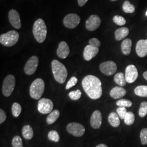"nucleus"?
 <instances>
[{
    "label": "nucleus",
    "instance_id": "obj_1",
    "mask_svg": "<svg viewBox=\"0 0 147 147\" xmlns=\"http://www.w3.org/2000/svg\"><path fill=\"white\" fill-rule=\"evenodd\" d=\"M82 85L84 92L92 99H99L102 94V84L100 79L94 75H89L84 77Z\"/></svg>",
    "mask_w": 147,
    "mask_h": 147
},
{
    "label": "nucleus",
    "instance_id": "obj_2",
    "mask_svg": "<svg viewBox=\"0 0 147 147\" xmlns=\"http://www.w3.org/2000/svg\"><path fill=\"white\" fill-rule=\"evenodd\" d=\"M51 68L55 80L61 84H64L68 76V71L65 65L55 59L51 63Z\"/></svg>",
    "mask_w": 147,
    "mask_h": 147
},
{
    "label": "nucleus",
    "instance_id": "obj_3",
    "mask_svg": "<svg viewBox=\"0 0 147 147\" xmlns=\"http://www.w3.org/2000/svg\"><path fill=\"white\" fill-rule=\"evenodd\" d=\"M33 33L38 42L42 43L45 41L47 34V28L45 22L42 19H38L35 21L33 27Z\"/></svg>",
    "mask_w": 147,
    "mask_h": 147
},
{
    "label": "nucleus",
    "instance_id": "obj_4",
    "mask_svg": "<svg viewBox=\"0 0 147 147\" xmlns=\"http://www.w3.org/2000/svg\"><path fill=\"white\" fill-rule=\"evenodd\" d=\"M45 89V83L42 79H36L30 88V94L32 98L39 100L43 94Z\"/></svg>",
    "mask_w": 147,
    "mask_h": 147
},
{
    "label": "nucleus",
    "instance_id": "obj_5",
    "mask_svg": "<svg viewBox=\"0 0 147 147\" xmlns=\"http://www.w3.org/2000/svg\"><path fill=\"white\" fill-rule=\"evenodd\" d=\"M19 38V34L16 31H10L0 36V42L7 47H13L18 42Z\"/></svg>",
    "mask_w": 147,
    "mask_h": 147
},
{
    "label": "nucleus",
    "instance_id": "obj_6",
    "mask_svg": "<svg viewBox=\"0 0 147 147\" xmlns=\"http://www.w3.org/2000/svg\"><path fill=\"white\" fill-rule=\"evenodd\" d=\"M16 86V79L13 75H8L5 78L2 86V93L6 97L11 95Z\"/></svg>",
    "mask_w": 147,
    "mask_h": 147
},
{
    "label": "nucleus",
    "instance_id": "obj_7",
    "mask_svg": "<svg viewBox=\"0 0 147 147\" xmlns=\"http://www.w3.org/2000/svg\"><path fill=\"white\" fill-rule=\"evenodd\" d=\"M53 103L50 99L42 98L38 101V110L42 114L50 113L53 111Z\"/></svg>",
    "mask_w": 147,
    "mask_h": 147
},
{
    "label": "nucleus",
    "instance_id": "obj_8",
    "mask_svg": "<svg viewBox=\"0 0 147 147\" xmlns=\"http://www.w3.org/2000/svg\"><path fill=\"white\" fill-rule=\"evenodd\" d=\"M67 130L69 134L75 137H81L84 135L85 128L82 124L73 122L67 126Z\"/></svg>",
    "mask_w": 147,
    "mask_h": 147
},
{
    "label": "nucleus",
    "instance_id": "obj_9",
    "mask_svg": "<svg viewBox=\"0 0 147 147\" xmlns=\"http://www.w3.org/2000/svg\"><path fill=\"white\" fill-rule=\"evenodd\" d=\"M99 69L102 73L107 76H111L116 73L117 67L116 63L113 61H106L101 63Z\"/></svg>",
    "mask_w": 147,
    "mask_h": 147
},
{
    "label": "nucleus",
    "instance_id": "obj_10",
    "mask_svg": "<svg viewBox=\"0 0 147 147\" xmlns=\"http://www.w3.org/2000/svg\"><path fill=\"white\" fill-rule=\"evenodd\" d=\"M80 22V18L78 14H69L65 16L63 20L64 26L70 29H73L78 26Z\"/></svg>",
    "mask_w": 147,
    "mask_h": 147
},
{
    "label": "nucleus",
    "instance_id": "obj_11",
    "mask_svg": "<svg viewBox=\"0 0 147 147\" xmlns=\"http://www.w3.org/2000/svg\"><path fill=\"white\" fill-rule=\"evenodd\" d=\"M39 63V59L37 56H32L27 62L25 67L24 71L28 75H31L35 73L37 70Z\"/></svg>",
    "mask_w": 147,
    "mask_h": 147
},
{
    "label": "nucleus",
    "instance_id": "obj_12",
    "mask_svg": "<svg viewBox=\"0 0 147 147\" xmlns=\"http://www.w3.org/2000/svg\"><path fill=\"white\" fill-rule=\"evenodd\" d=\"M138 76V70L134 65H129L126 67L125 77L127 83L132 84L137 79Z\"/></svg>",
    "mask_w": 147,
    "mask_h": 147
},
{
    "label": "nucleus",
    "instance_id": "obj_13",
    "mask_svg": "<svg viewBox=\"0 0 147 147\" xmlns=\"http://www.w3.org/2000/svg\"><path fill=\"white\" fill-rule=\"evenodd\" d=\"M101 19L96 15L90 16L86 22V27L90 31H95L100 26Z\"/></svg>",
    "mask_w": 147,
    "mask_h": 147
},
{
    "label": "nucleus",
    "instance_id": "obj_14",
    "mask_svg": "<svg viewBox=\"0 0 147 147\" xmlns=\"http://www.w3.org/2000/svg\"><path fill=\"white\" fill-rule=\"evenodd\" d=\"M8 18L11 25L16 29L21 28V24L20 17L19 13L14 9L9 11L8 14Z\"/></svg>",
    "mask_w": 147,
    "mask_h": 147
},
{
    "label": "nucleus",
    "instance_id": "obj_15",
    "mask_svg": "<svg viewBox=\"0 0 147 147\" xmlns=\"http://www.w3.org/2000/svg\"><path fill=\"white\" fill-rule=\"evenodd\" d=\"M90 123L93 129H100L102 124V116L100 111H95L93 113L90 117Z\"/></svg>",
    "mask_w": 147,
    "mask_h": 147
},
{
    "label": "nucleus",
    "instance_id": "obj_16",
    "mask_svg": "<svg viewBox=\"0 0 147 147\" xmlns=\"http://www.w3.org/2000/svg\"><path fill=\"white\" fill-rule=\"evenodd\" d=\"M99 53V49L90 45H87L84 47V57L86 61H89L95 57Z\"/></svg>",
    "mask_w": 147,
    "mask_h": 147
},
{
    "label": "nucleus",
    "instance_id": "obj_17",
    "mask_svg": "<svg viewBox=\"0 0 147 147\" xmlns=\"http://www.w3.org/2000/svg\"><path fill=\"white\" fill-rule=\"evenodd\" d=\"M137 55L140 57H144L147 55V40H140L136 46Z\"/></svg>",
    "mask_w": 147,
    "mask_h": 147
},
{
    "label": "nucleus",
    "instance_id": "obj_18",
    "mask_svg": "<svg viewBox=\"0 0 147 147\" xmlns=\"http://www.w3.org/2000/svg\"><path fill=\"white\" fill-rule=\"evenodd\" d=\"M69 53L70 49L67 43L65 42H60L57 50V54L58 57L62 59H64L68 56Z\"/></svg>",
    "mask_w": 147,
    "mask_h": 147
},
{
    "label": "nucleus",
    "instance_id": "obj_19",
    "mask_svg": "<svg viewBox=\"0 0 147 147\" xmlns=\"http://www.w3.org/2000/svg\"><path fill=\"white\" fill-rule=\"evenodd\" d=\"M126 91L124 88L121 87H115L111 90L110 96L113 99H117L123 97L125 95Z\"/></svg>",
    "mask_w": 147,
    "mask_h": 147
},
{
    "label": "nucleus",
    "instance_id": "obj_20",
    "mask_svg": "<svg viewBox=\"0 0 147 147\" xmlns=\"http://www.w3.org/2000/svg\"><path fill=\"white\" fill-rule=\"evenodd\" d=\"M132 41L130 39H125L124 40L121 44V50L122 53L127 56L130 55L131 50Z\"/></svg>",
    "mask_w": 147,
    "mask_h": 147
},
{
    "label": "nucleus",
    "instance_id": "obj_21",
    "mask_svg": "<svg viewBox=\"0 0 147 147\" xmlns=\"http://www.w3.org/2000/svg\"><path fill=\"white\" fill-rule=\"evenodd\" d=\"M129 33V30L127 27H121L118 28V30H117L115 32V38L117 40L119 41L127 37Z\"/></svg>",
    "mask_w": 147,
    "mask_h": 147
},
{
    "label": "nucleus",
    "instance_id": "obj_22",
    "mask_svg": "<svg viewBox=\"0 0 147 147\" xmlns=\"http://www.w3.org/2000/svg\"><path fill=\"white\" fill-rule=\"evenodd\" d=\"M108 121L111 125L114 127L119 126L121 124L119 117L116 112L111 113L108 117Z\"/></svg>",
    "mask_w": 147,
    "mask_h": 147
},
{
    "label": "nucleus",
    "instance_id": "obj_23",
    "mask_svg": "<svg viewBox=\"0 0 147 147\" xmlns=\"http://www.w3.org/2000/svg\"><path fill=\"white\" fill-rule=\"evenodd\" d=\"M22 134L26 140H31L34 134L32 127L29 125H25L22 128Z\"/></svg>",
    "mask_w": 147,
    "mask_h": 147
},
{
    "label": "nucleus",
    "instance_id": "obj_24",
    "mask_svg": "<svg viewBox=\"0 0 147 147\" xmlns=\"http://www.w3.org/2000/svg\"><path fill=\"white\" fill-rule=\"evenodd\" d=\"M60 115V112L58 110L53 111L47 116V122L48 124H52L57 120Z\"/></svg>",
    "mask_w": 147,
    "mask_h": 147
},
{
    "label": "nucleus",
    "instance_id": "obj_25",
    "mask_svg": "<svg viewBox=\"0 0 147 147\" xmlns=\"http://www.w3.org/2000/svg\"><path fill=\"white\" fill-rule=\"evenodd\" d=\"M114 80L116 84L120 86L121 87L125 86L126 84V79L124 74L118 73L116 74L114 77Z\"/></svg>",
    "mask_w": 147,
    "mask_h": 147
},
{
    "label": "nucleus",
    "instance_id": "obj_26",
    "mask_svg": "<svg viewBox=\"0 0 147 147\" xmlns=\"http://www.w3.org/2000/svg\"><path fill=\"white\" fill-rule=\"evenodd\" d=\"M135 94L141 97H147V86H139L135 89Z\"/></svg>",
    "mask_w": 147,
    "mask_h": 147
},
{
    "label": "nucleus",
    "instance_id": "obj_27",
    "mask_svg": "<svg viewBox=\"0 0 147 147\" xmlns=\"http://www.w3.org/2000/svg\"><path fill=\"white\" fill-rule=\"evenodd\" d=\"M123 11L126 13H132L135 11V6L130 3L129 1H126L123 5Z\"/></svg>",
    "mask_w": 147,
    "mask_h": 147
},
{
    "label": "nucleus",
    "instance_id": "obj_28",
    "mask_svg": "<svg viewBox=\"0 0 147 147\" xmlns=\"http://www.w3.org/2000/svg\"><path fill=\"white\" fill-rule=\"evenodd\" d=\"M135 119V117L134 114L132 112H128L124 118V123L127 125H130L134 123Z\"/></svg>",
    "mask_w": 147,
    "mask_h": 147
},
{
    "label": "nucleus",
    "instance_id": "obj_29",
    "mask_svg": "<svg viewBox=\"0 0 147 147\" xmlns=\"http://www.w3.org/2000/svg\"><path fill=\"white\" fill-rule=\"evenodd\" d=\"M11 112L14 117H18L21 113V105L18 102H14L11 107Z\"/></svg>",
    "mask_w": 147,
    "mask_h": 147
},
{
    "label": "nucleus",
    "instance_id": "obj_30",
    "mask_svg": "<svg viewBox=\"0 0 147 147\" xmlns=\"http://www.w3.org/2000/svg\"><path fill=\"white\" fill-rule=\"evenodd\" d=\"M47 136H48L49 140L53 142H59L60 139L58 132L55 130H51L49 132Z\"/></svg>",
    "mask_w": 147,
    "mask_h": 147
},
{
    "label": "nucleus",
    "instance_id": "obj_31",
    "mask_svg": "<svg viewBox=\"0 0 147 147\" xmlns=\"http://www.w3.org/2000/svg\"><path fill=\"white\" fill-rule=\"evenodd\" d=\"M139 116L141 117H144L147 115V102L143 101L140 105L139 112Z\"/></svg>",
    "mask_w": 147,
    "mask_h": 147
},
{
    "label": "nucleus",
    "instance_id": "obj_32",
    "mask_svg": "<svg viewBox=\"0 0 147 147\" xmlns=\"http://www.w3.org/2000/svg\"><path fill=\"white\" fill-rule=\"evenodd\" d=\"M116 105L119 107H130L132 105L131 101L129 100H126L124 99H122L118 100L116 102Z\"/></svg>",
    "mask_w": 147,
    "mask_h": 147
},
{
    "label": "nucleus",
    "instance_id": "obj_33",
    "mask_svg": "<svg viewBox=\"0 0 147 147\" xmlns=\"http://www.w3.org/2000/svg\"><path fill=\"white\" fill-rule=\"evenodd\" d=\"M82 93L80 89H77L76 90L71 91L69 93V98L73 100H78L80 99Z\"/></svg>",
    "mask_w": 147,
    "mask_h": 147
},
{
    "label": "nucleus",
    "instance_id": "obj_34",
    "mask_svg": "<svg viewBox=\"0 0 147 147\" xmlns=\"http://www.w3.org/2000/svg\"><path fill=\"white\" fill-rule=\"evenodd\" d=\"M11 144L13 147H23L22 140L21 137L19 136L14 137L12 140Z\"/></svg>",
    "mask_w": 147,
    "mask_h": 147
},
{
    "label": "nucleus",
    "instance_id": "obj_35",
    "mask_svg": "<svg viewBox=\"0 0 147 147\" xmlns=\"http://www.w3.org/2000/svg\"><path fill=\"white\" fill-rule=\"evenodd\" d=\"M113 20L115 24L119 26H123L126 24L125 19L123 16H115L113 18Z\"/></svg>",
    "mask_w": 147,
    "mask_h": 147
},
{
    "label": "nucleus",
    "instance_id": "obj_36",
    "mask_svg": "<svg viewBox=\"0 0 147 147\" xmlns=\"http://www.w3.org/2000/svg\"><path fill=\"white\" fill-rule=\"evenodd\" d=\"M140 138L142 144L146 145L147 144V129H143L140 132Z\"/></svg>",
    "mask_w": 147,
    "mask_h": 147
},
{
    "label": "nucleus",
    "instance_id": "obj_37",
    "mask_svg": "<svg viewBox=\"0 0 147 147\" xmlns=\"http://www.w3.org/2000/svg\"><path fill=\"white\" fill-rule=\"evenodd\" d=\"M127 113L125 107H119L117 109V113L118 115L119 118L121 119H124L126 113Z\"/></svg>",
    "mask_w": 147,
    "mask_h": 147
},
{
    "label": "nucleus",
    "instance_id": "obj_38",
    "mask_svg": "<svg viewBox=\"0 0 147 147\" xmlns=\"http://www.w3.org/2000/svg\"><path fill=\"white\" fill-rule=\"evenodd\" d=\"M78 81V79L76 77H75V76L71 78L69 80L68 83L67 84L66 87H65L66 89L68 90V89H70V88L74 87L75 84H77Z\"/></svg>",
    "mask_w": 147,
    "mask_h": 147
},
{
    "label": "nucleus",
    "instance_id": "obj_39",
    "mask_svg": "<svg viewBox=\"0 0 147 147\" xmlns=\"http://www.w3.org/2000/svg\"><path fill=\"white\" fill-rule=\"evenodd\" d=\"M89 45L93 47L99 48L101 45V42L96 38H92L89 40Z\"/></svg>",
    "mask_w": 147,
    "mask_h": 147
},
{
    "label": "nucleus",
    "instance_id": "obj_40",
    "mask_svg": "<svg viewBox=\"0 0 147 147\" xmlns=\"http://www.w3.org/2000/svg\"><path fill=\"white\" fill-rule=\"evenodd\" d=\"M7 116L5 112L2 109L0 110V124H2L6 120Z\"/></svg>",
    "mask_w": 147,
    "mask_h": 147
},
{
    "label": "nucleus",
    "instance_id": "obj_41",
    "mask_svg": "<svg viewBox=\"0 0 147 147\" xmlns=\"http://www.w3.org/2000/svg\"><path fill=\"white\" fill-rule=\"evenodd\" d=\"M78 1L79 5L80 7H83L87 3L88 0H78Z\"/></svg>",
    "mask_w": 147,
    "mask_h": 147
},
{
    "label": "nucleus",
    "instance_id": "obj_42",
    "mask_svg": "<svg viewBox=\"0 0 147 147\" xmlns=\"http://www.w3.org/2000/svg\"><path fill=\"white\" fill-rule=\"evenodd\" d=\"M96 147H107V146L105 144H98V146H96Z\"/></svg>",
    "mask_w": 147,
    "mask_h": 147
},
{
    "label": "nucleus",
    "instance_id": "obj_43",
    "mask_svg": "<svg viewBox=\"0 0 147 147\" xmlns=\"http://www.w3.org/2000/svg\"><path fill=\"white\" fill-rule=\"evenodd\" d=\"M143 78L147 81V71H145L143 74Z\"/></svg>",
    "mask_w": 147,
    "mask_h": 147
},
{
    "label": "nucleus",
    "instance_id": "obj_44",
    "mask_svg": "<svg viewBox=\"0 0 147 147\" xmlns=\"http://www.w3.org/2000/svg\"><path fill=\"white\" fill-rule=\"evenodd\" d=\"M111 1H113H113H117V0H111Z\"/></svg>",
    "mask_w": 147,
    "mask_h": 147
},
{
    "label": "nucleus",
    "instance_id": "obj_45",
    "mask_svg": "<svg viewBox=\"0 0 147 147\" xmlns=\"http://www.w3.org/2000/svg\"><path fill=\"white\" fill-rule=\"evenodd\" d=\"M146 16H147V11H146Z\"/></svg>",
    "mask_w": 147,
    "mask_h": 147
}]
</instances>
